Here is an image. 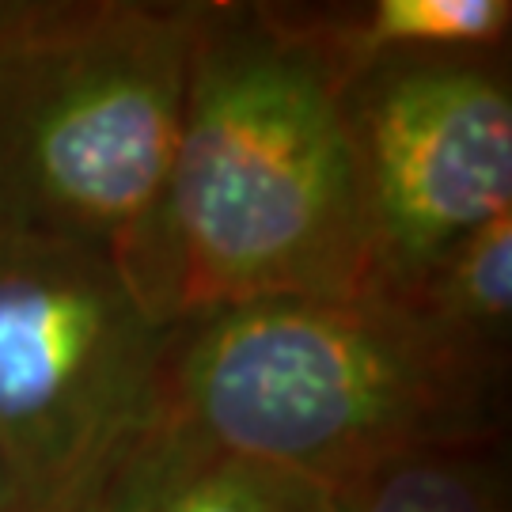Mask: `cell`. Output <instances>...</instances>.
Masks as SVG:
<instances>
[{"mask_svg":"<svg viewBox=\"0 0 512 512\" xmlns=\"http://www.w3.org/2000/svg\"><path fill=\"white\" fill-rule=\"evenodd\" d=\"M509 357L459 346L391 289L179 319L164 414L330 490L418 448L497 444Z\"/></svg>","mask_w":512,"mask_h":512,"instance_id":"obj_2","label":"cell"},{"mask_svg":"<svg viewBox=\"0 0 512 512\" xmlns=\"http://www.w3.org/2000/svg\"><path fill=\"white\" fill-rule=\"evenodd\" d=\"M179 319L114 258L0 232V463L31 512H73L164 410Z\"/></svg>","mask_w":512,"mask_h":512,"instance_id":"obj_4","label":"cell"},{"mask_svg":"<svg viewBox=\"0 0 512 512\" xmlns=\"http://www.w3.org/2000/svg\"><path fill=\"white\" fill-rule=\"evenodd\" d=\"M300 478L239 459L160 410L73 512H319Z\"/></svg>","mask_w":512,"mask_h":512,"instance_id":"obj_6","label":"cell"},{"mask_svg":"<svg viewBox=\"0 0 512 512\" xmlns=\"http://www.w3.org/2000/svg\"><path fill=\"white\" fill-rule=\"evenodd\" d=\"M285 19L327 61L338 88L365 69L444 54H501L512 27L509 0H368L293 8Z\"/></svg>","mask_w":512,"mask_h":512,"instance_id":"obj_7","label":"cell"},{"mask_svg":"<svg viewBox=\"0 0 512 512\" xmlns=\"http://www.w3.org/2000/svg\"><path fill=\"white\" fill-rule=\"evenodd\" d=\"M8 8H12V0H0V23L8 19Z\"/></svg>","mask_w":512,"mask_h":512,"instance_id":"obj_11","label":"cell"},{"mask_svg":"<svg viewBox=\"0 0 512 512\" xmlns=\"http://www.w3.org/2000/svg\"><path fill=\"white\" fill-rule=\"evenodd\" d=\"M372 289L365 190L342 88L281 4L198 0L160 220L171 319Z\"/></svg>","mask_w":512,"mask_h":512,"instance_id":"obj_1","label":"cell"},{"mask_svg":"<svg viewBox=\"0 0 512 512\" xmlns=\"http://www.w3.org/2000/svg\"><path fill=\"white\" fill-rule=\"evenodd\" d=\"M497 444H444L391 456L323 490L319 512H509V478Z\"/></svg>","mask_w":512,"mask_h":512,"instance_id":"obj_8","label":"cell"},{"mask_svg":"<svg viewBox=\"0 0 512 512\" xmlns=\"http://www.w3.org/2000/svg\"><path fill=\"white\" fill-rule=\"evenodd\" d=\"M194 31L198 0H12L0 23V232L114 258L156 308Z\"/></svg>","mask_w":512,"mask_h":512,"instance_id":"obj_3","label":"cell"},{"mask_svg":"<svg viewBox=\"0 0 512 512\" xmlns=\"http://www.w3.org/2000/svg\"><path fill=\"white\" fill-rule=\"evenodd\" d=\"M456 338L459 346L509 357L512 330V213L475 228L414 277L406 289H391Z\"/></svg>","mask_w":512,"mask_h":512,"instance_id":"obj_9","label":"cell"},{"mask_svg":"<svg viewBox=\"0 0 512 512\" xmlns=\"http://www.w3.org/2000/svg\"><path fill=\"white\" fill-rule=\"evenodd\" d=\"M0 512H31V509H27V501L19 497L12 475L4 471V463H0Z\"/></svg>","mask_w":512,"mask_h":512,"instance_id":"obj_10","label":"cell"},{"mask_svg":"<svg viewBox=\"0 0 512 512\" xmlns=\"http://www.w3.org/2000/svg\"><path fill=\"white\" fill-rule=\"evenodd\" d=\"M365 190L372 285L406 289L512 213V95L497 54L406 57L342 84Z\"/></svg>","mask_w":512,"mask_h":512,"instance_id":"obj_5","label":"cell"}]
</instances>
